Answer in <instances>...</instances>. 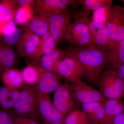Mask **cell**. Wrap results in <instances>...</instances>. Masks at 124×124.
<instances>
[{"label":"cell","instance_id":"cell-1","mask_svg":"<svg viewBox=\"0 0 124 124\" xmlns=\"http://www.w3.org/2000/svg\"><path fill=\"white\" fill-rule=\"evenodd\" d=\"M106 50L95 46L86 48L72 46L65 50L79 63L83 78L92 84H97L106 66Z\"/></svg>","mask_w":124,"mask_h":124},{"label":"cell","instance_id":"cell-2","mask_svg":"<svg viewBox=\"0 0 124 124\" xmlns=\"http://www.w3.org/2000/svg\"><path fill=\"white\" fill-rule=\"evenodd\" d=\"M72 14L73 22L68 38L69 43L79 48L95 46L87 20L89 15L80 11H72Z\"/></svg>","mask_w":124,"mask_h":124},{"label":"cell","instance_id":"cell-3","mask_svg":"<svg viewBox=\"0 0 124 124\" xmlns=\"http://www.w3.org/2000/svg\"><path fill=\"white\" fill-rule=\"evenodd\" d=\"M40 15L47 20L49 31L57 44L67 40L72 23V11L68 9L58 13H47Z\"/></svg>","mask_w":124,"mask_h":124},{"label":"cell","instance_id":"cell-4","mask_svg":"<svg viewBox=\"0 0 124 124\" xmlns=\"http://www.w3.org/2000/svg\"><path fill=\"white\" fill-rule=\"evenodd\" d=\"M20 97L14 107L18 116H27L36 119L38 116V98L34 86L23 85Z\"/></svg>","mask_w":124,"mask_h":124},{"label":"cell","instance_id":"cell-5","mask_svg":"<svg viewBox=\"0 0 124 124\" xmlns=\"http://www.w3.org/2000/svg\"><path fill=\"white\" fill-rule=\"evenodd\" d=\"M99 90L107 99H123L124 97V80L115 71L103 72L97 82Z\"/></svg>","mask_w":124,"mask_h":124},{"label":"cell","instance_id":"cell-6","mask_svg":"<svg viewBox=\"0 0 124 124\" xmlns=\"http://www.w3.org/2000/svg\"><path fill=\"white\" fill-rule=\"evenodd\" d=\"M69 85L73 99L82 104L93 102H105L107 99L100 90L85 82H71Z\"/></svg>","mask_w":124,"mask_h":124},{"label":"cell","instance_id":"cell-7","mask_svg":"<svg viewBox=\"0 0 124 124\" xmlns=\"http://www.w3.org/2000/svg\"><path fill=\"white\" fill-rule=\"evenodd\" d=\"M113 45L124 39V8L112 4L110 17L106 25Z\"/></svg>","mask_w":124,"mask_h":124},{"label":"cell","instance_id":"cell-8","mask_svg":"<svg viewBox=\"0 0 124 124\" xmlns=\"http://www.w3.org/2000/svg\"><path fill=\"white\" fill-rule=\"evenodd\" d=\"M66 53L57 66V73L72 83H82L83 71L80 65L75 58Z\"/></svg>","mask_w":124,"mask_h":124},{"label":"cell","instance_id":"cell-9","mask_svg":"<svg viewBox=\"0 0 124 124\" xmlns=\"http://www.w3.org/2000/svg\"><path fill=\"white\" fill-rule=\"evenodd\" d=\"M80 4V0H37L33 5L34 12L37 15L49 13H58L69 9L70 6Z\"/></svg>","mask_w":124,"mask_h":124},{"label":"cell","instance_id":"cell-10","mask_svg":"<svg viewBox=\"0 0 124 124\" xmlns=\"http://www.w3.org/2000/svg\"><path fill=\"white\" fill-rule=\"evenodd\" d=\"M40 38L28 28L26 29L16 45L18 54L31 60L37 49Z\"/></svg>","mask_w":124,"mask_h":124},{"label":"cell","instance_id":"cell-11","mask_svg":"<svg viewBox=\"0 0 124 124\" xmlns=\"http://www.w3.org/2000/svg\"><path fill=\"white\" fill-rule=\"evenodd\" d=\"M37 91L38 94V115L40 116L46 124L63 122L64 116L52 104L48 95Z\"/></svg>","mask_w":124,"mask_h":124},{"label":"cell","instance_id":"cell-12","mask_svg":"<svg viewBox=\"0 0 124 124\" xmlns=\"http://www.w3.org/2000/svg\"><path fill=\"white\" fill-rule=\"evenodd\" d=\"M72 98L69 84L67 82L61 84L54 91L53 105L64 117L72 111Z\"/></svg>","mask_w":124,"mask_h":124},{"label":"cell","instance_id":"cell-13","mask_svg":"<svg viewBox=\"0 0 124 124\" xmlns=\"http://www.w3.org/2000/svg\"><path fill=\"white\" fill-rule=\"evenodd\" d=\"M87 20L95 46L106 49L112 45L106 26L95 22L90 15L88 16Z\"/></svg>","mask_w":124,"mask_h":124},{"label":"cell","instance_id":"cell-14","mask_svg":"<svg viewBox=\"0 0 124 124\" xmlns=\"http://www.w3.org/2000/svg\"><path fill=\"white\" fill-rule=\"evenodd\" d=\"M39 67L40 71L39 79L34 87L38 92L44 94L54 92L61 85L57 73Z\"/></svg>","mask_w":124,"mask_h":124},{"label":"cell","instance_id":"cell-15","mask_svg":"<svg viewBox=\"0 0 124 124\" xmlns=\"http://www.w3.org/2000/svg\"><path fill=\"white\" fill-rule=\"evenodd\" d=\"M106 62L108 70L114 71L124 63V39L106 50Z\"/></svg>","mask_w":124,"mask_h":124},{"label":"cell","instance_id":"cell-16","mask_svg":"<svg viewBox=\"0 0 124 124\" xmlns=\"http://www.w3.org/2000/svg\"><path fill=\"white\" fill-rule=\"evenodd\" d=\"M66 55L65 50L55 48L32 63L45 70L57 73V66Z\"/></svg>","mask_w":124,"mask_h":124},{"label":"cell","instance_id":"cell-17","mask_svg":"<svg viewBox=\"0 0 124 124\" xmlns=\"http://www.w3.org/2000/svg\"><path fill=\"white\" fill-rule=\"evenodd\" d=\"M22 34L14 20L0 23V41L10 46L16 45Z\"/></svg>","mask_w":124,"mask_h":124},{"label":"cell","instance_id":"cell-18","mask_svg":"<svg viewBox=\"0 0 124 124\" xmlns=\"http://www.w3.org/2000/svg\"><path fill=\"white\" fill-rule=\"evenodd\" d=\"M105 102H93L82 104V111L85 113L91 124H101L104 117Z\"/></svg>","mask_w":124,"mask_h":124},{"label":"cell","instance_id":"cell-19","mask_svg":"<svg viewBox=\"0 0 124 124\" xmlns=\"http://www.w3.org/2000/svg\"><path fill=\"white\" fill-rule=\"evenodd\" d=\"M124 111L122 99H107L104 103V115L101 124H109L117 115Z\"/></svg>","mask_w":124,"mask_h":124},{"label":"cell","instance_id":"cell-20","mask_svg":"<svg viewBox=\"0 0 124 124\" xmlns=\"http://www.w3.org/2000/svg\"><path fill=\"white\" fill-rule=\"evenodd\" d=\"M1 79L5 86L10 89L22 88L24 83L22 71L15 68L5 70L1 75Z\"/></svg>","mask_w":124,"mask_h":124},{"label":"cell","instance_id":"cell-21","mask_svg":"<svg viewBox=\"0 0 124 124\" xmlns=\"http://www.w3.org/2000/svg\"><path fill=\"white\" fill-rule=\"evenodd\" d=\"M16 60V53L11 46L0 41V73L11 68Z\"/></svg>","mask_w":124,"mask_h":124},{"label":"cell","instance_id":"cell-22","mask_svg":"<svg viewBox=\"0 0 124 124\" xmlns=\"http://www.w3.org/2000/svg\"><path fill=\"white\" fill-rule=\"evenodd\" d=\"M57 42L50 32L41 37L39 45L31 60L32 62L56 48Z\"/></svg>","mask_w":124,"mask_h":124},{"label":"cell","instance_id":"cell-23","mask_svg":"<svg viewBox=\"0 0 124 124\" xmlns=\"http://www.w3.org/2000/svg\"><path fill=\"white\" fill-rule=\"evenodd\" d=\"M112 1L106 2L93 12L91 18L95 22L106 26L110 17Z\"/></svg>","mask_w":124,"mask_h":124},{"label":"cell","instance_id":"cell-24","mask_svg":"<svg viewBox=\"0 0 124 124\" xmlns=\"http://www.w3.org/2000/svg\"><path fill=\"white\" fill-rule=\"evenodd\" d=\"M17 9L14 0H0V23L13 20Z\"/></svg>","mask_w":124,"mask_h":124},{"label":"cell","instance_id":"cell-25","mask_svg":"<svg viewBox=\"0 0 124 124\" xmlns=\"http://www.w3.org/2000/svg\"><path fill=\"white\" fill-rule=\"evenodd\" d=\"M28 29L40 37L49 31V24L46 19L42 15L34 16L28 24Z\"/></svg>","mask_w":124,"mask_h":124},{"label":"cell","instance_id":"cell-26","mask_svg":"<svg viewBox=\"0 0 124 124\" xmlns=\"http://www.w3.org/2000/svg\"><path fill=\"white\" fill-rule=\"evenodd\" d=\"M24 83L28 85H35L38 83L40 75L39 67L33 63H30L22 71Z\"/></svg>","mask_w":124,"mask_h":124},{"label":"cell","instance_id":"cell-27","mask_svg":"<svg viewBox=\"0 0 124 124\" xmlns=\"http://www.w3.org/2000/svg\"><path fill=\"white\" fill-rule=\"evenodd\" d=\"M32 5H29L17 9L14 18L16 23L20 25L29 23L35 13Z\"/></svg>","mask_w":124,"mask_h":124},{"label":"cell","instance_id":"cell-28","mask_svg":"<svg viewBox=\"0 0 124 124\" xmlns=\"http://www.w3.org/2000/svg\"><path fill=\"white\" fill-rule=\"evenodd\" d=\"M64 124H91L85 113L82 111L75 110L64 118Z\"/></svg>","mask_w":124,"mask_h":124},{"label":"cell","instance_id":"cell-29","mask_svg":"<svg viewBox=\"0 0 124 124\" xmlns=\"http://www.w3.org/2000/svg\"><path fill=\"white\" fill-rule=\"evenodd\" d=\"M107 0H80L82 8L81 12L86 15H90L91 12L105 4Z\"/></svg>","mask_w":124,"mask_h":124},{"label":"cell","instance_id":"cell-30","mask_svg":"<svg viewBox=\"0 0 124 124\" xmlns=\"http://www.w3.org/2000/svg\"><path fill=\"white\" fill-rule=\"evenodd\" d=\"M20 92L18 89L10 90L0 105L5 109L14 108L20 97Z\"/></svg>","mask_w":124,"mask_h":124},{"label":"cell","instance_id":"cell-31","mask_svg":"<svg viewBox=\"0 0 124 124\" xmlns=\"http://www.w3.org/2000/svg\"><path fill=\"white\" fill-rule=\"evenodd\" d=\"M13 124H40L36 119L27 116H17L14 118Z\"/></svg>","mask_w":124,"mask_h":124},{"label":"cell","instance_id":"cell-32","mask_svg":"<svg viewBox=\"0 0 124 124\" xmlns=\"http://www.w3.org/2000/svg\"><path fill=\"white\" fill-rule=\"evenodd\" d=\"M14 119L5 111L0 112V124H13Z\"/></svg>","mask_w":124,"mask_h":124},{"label":"cell","instance_id":"cell-33","mask_svg":"<svg viewBox=\"0 0 124 124\" xmlns=\"http://www.w3.org/2000/svg\"><path fill=\"white\" fill-rule=\"evenodd\" d=\"M16 7L18 8L29 5H33L36 0H14Z\"/></svg>","mask_w":124,"mask_h":124},{"label":"cell","instance_id":"cell-34","mask_svg":"<svg viewBox=\"0 0 124 124\" xmlns=\"http://www.w3.org/2000/svg\"><path fill=\"white\" fill-rule=\"evenodd\" d=\"M109 124H124V111L116 116Z\"/></svg>","mask_w":124,"mask_h":124},{"label":"cell","instance_id":"cell-35","mask_svg":"<svg viewBox=\"0 0 124 124\" xmlns=\"http://www.w3.org/2000/svg\"><path fill=\"white\" fill-rule=\"evenodd\" d=\"M10 90L6 86L0 88V104L8 94Z\"/></svg>","mask_w":124,"mask_h":124},{"label":"cell","instance_id":"cell-36","mask_svg":"<svg viewBox=\"0 0 124 124\" xmlns=\"http://www.w3.org/2000/svg\"><path fill=\"white\" fill-rule=\"evenodd\" d=\"M115 71L119 77L124 80V63L121 64Z\"/></svg>","mask_w":124,"mask_h":124},{"label":"cell","instance_id":"cell-37","mask_svg":"<svg viewBox=\"0 0 124 124\" xmlns=\"http://www.w3.org/2000/svg\"><path fill=\"white\" fill-rule=\"evenodd\" d=\"M46 124H64V121L61 122H53V123H47Z\"/></svg>","mask_w":124,"mask_h":124},{"label":"cell","instance_id":"cell-38","mask_svg":"<svg viewBox=\"0 0 124 124\" xmlns=\"http://www.w3.org/2000/svg\"><path fill=\"white\" fill-rule=\"evenodd\" d=\"M122 1L123 2V3H124V0H122Z\"/></svg>","mask_w":124,"mask_h":124},{"label":"cell","instance_id":"cell-39","mask_svg":"<svg viewBox=\"0 0 124 124\" xmlns=\"http://www.w3.org/2000/svg\"></svg>","mask_w":124,"mask_h":124}]
</instances>
